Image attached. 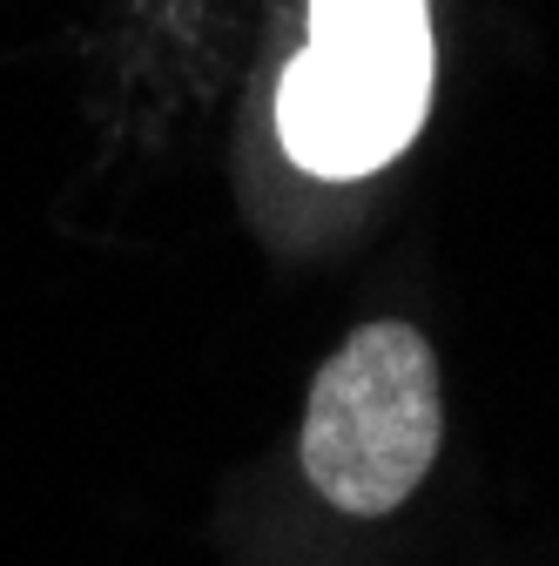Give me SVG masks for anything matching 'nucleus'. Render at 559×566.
Instances as JSON below:
<instances>
[{"label":"nucleus","mask_w":559,"mask_h":566,"mask_svg":"<svg viewBox=\"0 0 559 566\" xmlns=\"http://www.w3.org/2000/svg\"><path fill=\"white\" fill-rule=\"evenodd\" d=\"M439 439V358L411 324H365L330 350L304 405V472L337 513H398L425 485Z\"/></svg>","instance_id":"f03ea898"},{"label":"nucleus","mask_w":559,"mask_h":566,"mask_svg":"<svg viewBox=\"0 0 559 566\" xmlns=\"http://www.w3.org/2000/svg\"><path fill=\"white\" fill-rule=\"evenodd\" d=\"M432 75L439 41L425 0H310V34L276 82V135L324 182L371 176L418 142Z\"/></svg>","instance_id":"f257e3e1"}]
</instances>
